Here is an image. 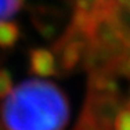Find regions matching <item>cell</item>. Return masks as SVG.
Masks as SVG:
<instances>
[{
    "label": "cell",
    "instance_id": "cell-1",
    "mask_svg": "<svg viewBox=\"0 0 130 130\" xmlns=\"http://www.w3.org/2000/svg\"><path fill=\"white\" fill-rule=\"evenodd\" d=\"M2 118L7 130H64L69 105L64 93L47 80H25L4 98Z\"/></svg>",
    "mask_w": 130,
    "mask_h": 130
},
{
    "label": "cell",
    "instance_id": "cell-2",
    "mask_svg": "<svg viewBox=\"0 0 130 130\" xmlns=\"http://www.w3.org/2000/svg\"><path fill=\"white\" fill-rule=\"evenodd\" d=\"M29 65L32 72L39 78H51L57 72L55 57L47 48H35L30 51Z\"/></svg>",
    "mask_w": 130,
    "mask_h": 130
},
{
    "label": "cell",
    "instance_id": "cell-3",
    "mask_svg": "<svg viewBox=\"0 0 130 130\" xmlns=\"http://www.w3.org/2000/svg\"><path fill=\"white\" fill-rule=\"evenodd\" d=\"M83 54H85V42L78 36L71 38L61 48V54H60L61 68L62 69L75 68L76 64L82 60Z\"/></svg>",
    "mask_w": 130,
    "mask_h": 130
},
{
    "label": "cell",
    "instance_id": "cell-4",
    "mask_svg": "<svg viewBox=\"0 0 130 130\" xmlns=\"http://www.w3.org/2000/svg\"><path fill=\"white\" fill-rule=\"evenodd\" d=\"M20 39V29L11 21H0V47H11Z\"/></svg>",
    "mask_w": 130,
    "mask_h": 130
},
{
    "label": "cell",
    "instance_id": "cell-5",
    "mask_svg": "<svg viewBox=\"0 0 130 130\" xmlns=\"http://www.w3.org/2000/svg\"><path fill=\"white\" fill-rule=\"evenodd\" d=\"M24 0H0V21H4L20 10Z\"/></svg>",
    "mask_w": 130,
    "mask_h": 130
},
{
    "label": "cell",
    "instance_id": "cell-6",
    "mask_svg": "<svg viewBox=\"0 0 130 130\" xmlns=\"http://www.w3.org/2000/svg\"><path fill=\"white\" fill-rule=\"evenodd\" d=\"M113 130H130V107L122 108L113 118Z\"/></svg>",
    "mask_w": 130,
    "mask_h": 130
},
{
    "label": "cell",
    "instance_id": "cell-7",
    "mask_svg": "<svg viewBox=\"0 0 130 130\" xmlns=\"http://www.w3.org/2000/svg\"><path fill=\"white\" fill-rule=\"evenodd\" d=\"M13 90L11 75L6 69H0V100L6 98Z\"/></svg>",
    "mask_w": 130,
    "mask_h": 130
},
{
    "label": "cell",
    "instance_id": "cell-8",
    "mask_svg": "<svg viewBox=\"0 0 130 130\" xmlns=\"http://www.w3.org/2000/svg\"><path fill=\"white\" fill-rule=\"evenodd\" d=\"M129 107H130V103H129Z\"/></svg>",
    "mask_w": 130,
    "mask_h": 130
}]
</instances>
